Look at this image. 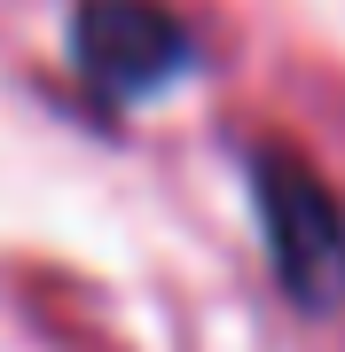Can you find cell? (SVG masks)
Returning <instances> with one entry per match:
<instances>
[{
  "instance_id": "obj_1",
  "label": "cell",
  "mask_w": 345,
  "mask_h": 352,
  "mask_svg": "<svg viewBox=\"0 0 345 352\" xmlns=\"http://www.w3.org/2000/svg\"><path fill=\"white\" fill-rule=\"evenodd\" d=\"M79 63L118 94H157L189 63V32L149 0H87L79 16Z\"/></svg>"
},
{
  "instance_id": "obj_2",
  "label": "cell",
  "mask_w": 345,
  "mask_h": 352,
  "mask_svg": "<svg viewBox=\"0 0 345 352\" xmlns=\"http://www.w3.org/2000/svg\"><path fill=\"white\" fill-rule=\"evenodd\" d=\"M267 180H282V188H267V235H275L282 282L306 305H330L345 289V219H337V204L282 157H267Z\"/></svg>"
}]
</instances>
